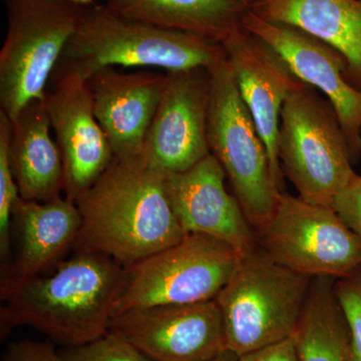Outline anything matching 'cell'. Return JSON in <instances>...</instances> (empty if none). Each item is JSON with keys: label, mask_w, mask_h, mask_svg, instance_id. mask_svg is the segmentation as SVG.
I'll list each match as a JSON object with an SVG mask.
<instances>
[{"label": "cell", "mask_w": 361, "mask_h": 361, "mask_svg": "<svg viewBox=\"0 0 361 361\" xmlns=\"http://www.w3.org/2000/svg\"><path fill=\"white\" fill-rule=\"evenodd\" d=\"M167 176L142 154L115 159L75 202L82 227L73 247L129 268L184 238L187 233L169 198Z\"/></svg>", "instance_id": "1"}, {"label": "cell", "mask_w": 361, "mask_h": 361, "mask_svg": "<svg viewBox=\"0 0 361 361\" xmlns=\"http://www.w3.org/2000/svg\"><path fill=\"white\" fill-rule=\"evenodd\" d=\"M127 280V268L109 256L78 251L52 274L1 283V338L32 327L65 348L90 343L108 332Z\"/></svg>", "instance_id": "2"}, {"label": "cell", "mask_w": 361, "mask_h": 361, "mask_svg": "<svg viewBox=\"0 0 361 361\" xmlns=\"http://www.w3.org/2000/svg\"><path fill=\"white\" fill-rule=\"evenodd\" d=\"M225 59L224 47L217 42L129 20L94 4L82 8L49 82L68 75L87 80L97 71L118 66L166 73L211 70Z\"/></svg>", "instance_id": "3"}, {"label": "cell", "mask_w": 361, "mask_h": 361, "mask_svg": "<svg viewBox=\"0 0 361 361\" xmlns=\"http://www.w3.org/2000/svg\"><path fill=\"white\" fill-rule=\"evenodd\" d=\"M311 280L280 264L257 246L244 254L216 297L228 349L241 356L292 336Z\"/></svg>", "instance_id": "4"}, {"label": "cell", "mask_w": 361, "mask_h": 361, "mask_svg": "<svg viewBox=\"0 0 361 361\" xmlns=\"http://www.w3.org/2000/svg\"><path fill=\"white\" fill-rule=\"evenodd\" d=\"M209 71V149L222 166L247 220L261 230L275 212L280 186L227 59Z\"/></svg>", "instance_id": "5"}, {"label": "cell", "mask_w": 361, "mask_h": 361, "mask_svg": "<svg viewBox=\"0 0 361 361\" xmlns=\"http://www.w3.org/2000/svg\"><path fill=\"white\" fill-rule=\"evenodd\" d=\"M277 148L282 173L310 203L331 206L356 175L336 111L310 85H301L285 99Z\"/></svg>", "instance_id": "6"}, {"label": "cell", "mask_w": 361, "mask_h": 361, "mask_svg": "<svg viewBox=\"0 0 361 361\" xmlns=\"http://www.w3.org/2000/svg\"><path fill=\"white\" fill-rule=\"evenodd\" d=\"M8 27L0 51V111L11 121L44 101L84 6L71 0H4Z\"/></svg>", "instance_id": "7"}, {"label": "cell", "mask_w": 361, "mask_h": 361, "mask_svg": "<svg viewBox=\"0 0 361 361\" xmlns=\"http://www.w3.org/2000/svg\"><path fill=\"white\" fill-rule=\"evenodd\" d=\"M242 258L241 252L223 240L188 233L177 243L127 268L115 314L135 308L214 300Z\"/></svg>", "instance_id": "8"}, {"label": "cell", "mask_w": 361, "mask_h": 361, "mask_svg": "<svg viewBox=\"0 0 361 361\" xmlns=\"http://www.w3.org/2000/svg\"><path fill=\"white\" fill-rule=\"evenodd\" d=\"M259 231L261 248L271 258L306 276L338 279L361 265V239L330 206L281 193Z\"/></svg>", "instance_id": "9"}, {"label": "cell", "mask_w": 361, "mask_h": 361, "mask_svg": "<svg viewBox=\"0 0 361 361\" xmlns=\"http://www.w3.org/2000/svg\"><path fill=\"white\" fill-rule=\"evenodd\" d=\"M108 332L154 361H209L228 349L216 299L123 311L111 318Z\"/></svg>", "instance_id": "10"}, {"label": "cell", "mask_w": 361, "mask_h": 361, "mask_svg": "<svg viewBox=\"0 0 361 361\" xmlns=\"http://www.w3.org/2000/svg\"><path fill=\"white\" fill-rule=\"evenodd\" d=\"M242 26L276 52L299 80L327 97L351 158L357 160L361 153V90L350 84L343 56L322 40L292 26L266 20L250 9Z\"/></svg>", "instance_id": "11"}, {"label": "cell", "mask_w": 361, "mask_h": 361, "mask_svg": "<svg viewBox=\"0 0 361 361\" xmlns=\"http://www.w3.org/2000/svg\"><path fill=\"white\" fill-rule=\"evenodd\" d=\"M167 82L145 141L142 155L166 173L189 170L210 155V71H167Z\"/></svg>", "instance_id": "12"}, {"label": "cell", "mask_w": 361, "mask_h": 361, "mask_svg": "<svg viewBox=\"0 0 361 361\" xmlns=\"http://www.w3.org/2000/svg\"><path fill=\"white\" fill-rule=\"evenodd\" d=\"M44 102L63 159V196L77 202L115 156L94 115L85 80L73 75L51 80Z\"/></svg>", "instance_id": "13"}, {"label": "cell", "mask_w": 361, "mask_h": 361, "mask_svg": "<svg viewBox=\"0 0 361 361\" xmlns=\"http://www.w3.org/2000/svg\"><path fill=\"white\" fill-rule=\"evenodd\" d=\"M85 82L94 115L115 159L141 155L167 82L166 71L106 68Z\"/></svg>", "instance_id": "14"}, {"label": "cell", "mask_w": 361, "mask_h": 361, "mask_svg": "<svg viewBox=\"0 0 361 361\" xmlns=\"http://www.w3.org/2000/svg\"><path fill=\"white\" fill-rule=\"evenodd\" d=\"M231 66L240 94L269 155L278 184L282 170L278 158V133L285 99L304 82L291 73L283 59L242 26L221 44Z\"/></svg>", "instance_id": "15"}, {"label": "cell", "mask_w": 361, "mask_h": 361, "mask_svg": "<svg viewBox=\"0 0 361 361\" xmlns=\"http://www.w3.org/2000/svg\"><path fill=\"white\" fill-rule=\"evenodd\" d=\"M226 174L210 154L189 170L168 173L171 205L184 231L209 235L236 248L242 254L256 247L239 202L226 189Z\"/></svg>", "instance_id": "16"}, {"label": "cell", "mask_w": 361, "mask_h": 361, "mask_svg": "<svg viewBox=\"0 0 361 361\" xmlns=\"http://www.w3.org/2000/svg\"><path fill=\"white\" fill-rule=\"evenodd\" d=\"M13 225L18 237V255L2 274L1 283L23 281L42 274L75 245L82 216L77 203L58 197L51 201L18 198L14 205Z\"/></svg>", "instance_id": "17"}, {"label": "cell", "mask_w": 361, "mask_h": 361, "mask_svg": "<svg viewBox=\"0 0 361 361\" xmlns=\"http://www.w3.org/2000/svg\"><path fill=\"white\" fill-rule=\"evenodd\" d=\"M250 11L329 44L345 59L348 80L361 84V0H255Z\"/></svg>", "instance_id": "18"}, {"label": "cell", "mask_w": 361, "mask_h": 361, "mask_svg": "<svg viewBox=\"0 0 361 361\" xmlns=\"http://www.w3.org/2000/svg\"><path fill=\"white\" fill-rule=\"evenodd\" d=\"M11 122L9 157L20 198L47 202L63 194L65 173L44 101L32 102Z\"/></svg>", "instance_id": "19"}, {"label": "cell", "mask_w": 361, "mask_h": 361, "mask_svg": "<svg viewBox=\"0 0 361 361\" xmlns=\"http://www.w3.org/2000/svg\"><path fill=\"white\" fill-rule=\"evenodd\" d=\"M113 13L146 25L222 44L250 9L240 0H106Z\"/></svg>", "instance_id": "20"}, {"label": "cell", "mask_w": 361, "mask_h": 361, "mask_svg": "<svg viewBox=\"0 0 361 361\" xmlns=\"http://www.w3.org/2000/svg\"><path fill=\"white\" fill-rule=\"evenodd\" d=\"M336 279L313 277L292 337L300 361H353L345 315L334 291Z\"/></svg>", "instance_id": "21"}, {"label": "cell", "mask_w": 361, "mask_h": 361, "mask_svg": "<svg viewBox=\"0 0 361 361\" xmlns=\"http://www.w3.org/2000/svg\"><path fill=\"white\" fill-rule=\"evenodd\" d=\"M11 129V118L0 111V254L4 266L11 252L13 208L20 198L9 157Z\"/></svg>", "instance_id": "22"}, {"label": "cell", "mask_w": 361, "mask_h": 361, "mask_svg": "<svg viewBox=\"0 0 361 361\" xmlns=\"http://www.w3.org/2000/svg\"><path fill=\"white\" fill-rule=\"evenodd\" d=\"M59 353L66 361H154L111 332L90 343L65 348Z\"/></svg>", "instance_id": "23"}, {"label": "cell", "mask_w": 361, "mask_h": 361, "mask_svg": "<svg viewBox=\"0 0 361 361\" xmlns=\"http://www.w3.org/2000/svg\"><path fill=\"white\" fill-rule=\"evenodd\" d=\"M334 291L348 322L353 361H361V265L336 279Z\"/></svg>", "instance_id": "24"}, {"label": "cell", "mask_w": 361, "mask_h": 361, "mask_svg": "<svg viewBox=\"0 0 361 361\" xmlns=\"http://www.w3.org/2000/svg\"><path fill=\"white\" fill-rule=\"evenodd\" d=\"M330 207L361 239V176L355 175L337 194Z\"/></svg>", "instance_id": "25"}, {"label": "cell", "mask_w": 361, "mask_h": 361, "mask_svg": "<svg viewBox=\"0 0 361 361\" xmlns=\"http://www.w3.org/2000/svg\"><path fill=\"white\" fill-rule=\"evenodd\" d=\"M4 361H66L54 346L44 342L25 339L9 344Z\"/></svg>", "instance_id": "26"}, {"label": "cell", "mask_w": 361, "mask_h": 361, "mask_svg": "<svg viewBox=\"0 0 361 361\" xmlns=\"http://www.w3.org/2000/svg\"><path fill=\"white\" fill-rule=\"evenodd\" d=\"M239 361H300L293 337L239 356Z\"/></svg>", "instance_id": "27"}, {"label": "cell", "mask_w": 361, "mask_h": 361, "mask_svg": "<svg viewBox=\"0 0 361 361\" xmlns=\"http://www.w3.org/2000/svg\"><path fill=\"white\" fill-rule=\"evenodd\" d=\"M209 361H239V356L236 353H233V351L229 350V349H227L224 353L218 355L217 357Z\"/></svg>", "instance_id": "28"}, {"label": "cell", "mask_w": 361, "mask_h": 361, "mask_svg": "<svg viewBox=\"0 0 361 361\" xmlns=\"http://www.w3.org/2000/svg\"><path fill=\"white\" fill-rule=\"evenodd\" d=\"M71 1L82 6H92V4H94V0H71Z\"/></svg>", "instance_id": "29"}, {"label": "cell", "mask_w": 361, "mask_h": 361, "mask_svg": "<svg viewBox=\"0 0 361 361\" xmlns=\"http://www.w3.org/2000/svg\"><path fill=\"white\" fill-rule=\"evenodd\" d=\"M240 1L248 2L250 4L251 2L255 1V0H240Z\"/></svg>", "instance_id": "30"}]
</instances>
